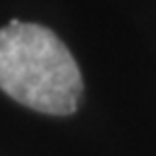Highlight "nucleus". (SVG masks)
I'll return each instance as SVG.
<instances>
[{
	"mask_svg": "<svg viewBox=\"0 0 156 156\" xmlns=\"http://www.w3.org/2000/svg\"><path fill=\"white\" fill-rule=\"evenodd\" d=\"M0 89L30 110L69 116L79 105L83 81L51 29L14 18L0 29Z\"/></svg>",
	"mask_w": 156,
	"mask_h": 156,
	"instance_id": "nucleus-1",
	"label": "nucleus"
}]
</instances>
